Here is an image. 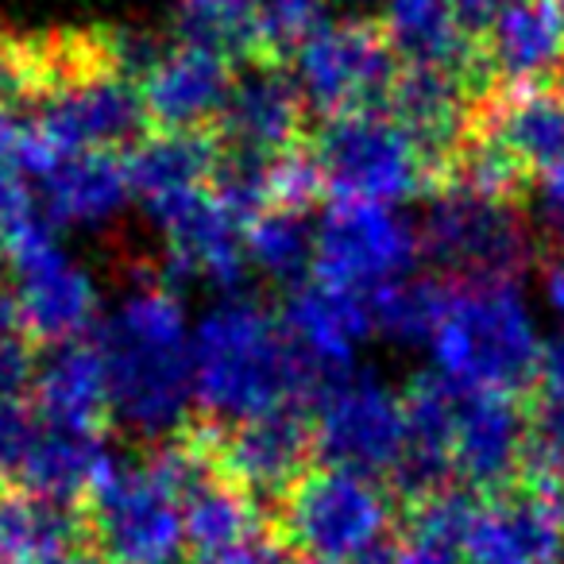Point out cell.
Masks as SVG:
<instances>
[{
  "label": "cell",
  "instance_id": "obj_18",
  "mask_svg": "<svg viewBox=\"0 0 564 564\" xmlns=\"http://www.w3.org/2000/svg\"><path fill=\"white\" fill-rule=\"evenodd\" d=\"M491 89H522L556 78L564 66V20L556 0H510L479 40Z\"/></svg>",
  "mask_w": 564,
  "mask_h": 564
},
{
  "label": "cell",
  "instance_id": "obj_5",
  "mask_svg": "<svg viewBox=\"0 0 564 564\" xmlns=\"http://www.w3.org/2000/svg\"><path fill=\"white\" fill-rule=\"evenodd\" d=\"M86 553L109 564H178L182 502L148 460H109L78 502Z\"/></svg>",
  "mask_w": 564,
  "mask_h": 564
},
{
  "label": "cell",
  "instance_id": "obj_1",
  "mask_svg": "<svg viewBox=\"0 0 564 564\" xmlns=\"http://www.w3.org/2000/svg\"><path fill=\"white\" fill-rule=\"evenodd\" d=\"M135 294L97 333L109 379V417L132 437L163 445L194 417V348L186 340L182 306L155 263L140 259Z\"/></svg>",
  "mask_w": 564,
  "mask_h": 564
},
{
  "label": "cell",
  "instance_id": "obj_2",
  "mask_svg": "<svg viewBox=\"0 0 564 564\" xmlns=\"http://www.w3.org/2000/svg\"><path fill=\"white\" fill-rule=\"evenodd\" d=\"M189 348L202 417L217 425L251 422L291 406L314 410L325 394L322 376L294 348L279 317L251 299L220 302Z\"/></svg>",
  "mask_w": 564,
  "mask_h": 564
},
{
  "label": "cell",
  "instance_id": "obj_23",
  "mask_svg": "<svg viewBox=\"0 0 564 564\" xmlns=\"http://www.w3.org/2000/svg\"><path fill=\"white\" fill-rule=\"evenodd\" d=\"M43 213L55 225H101L124 209L128 166L112 151H74L40 178Z\"/></svg>",
  "mask_w": 564,
  "mask_h": 564
},
{
  "label": "cell",
  "instance_id": "obj_35",
  "mask_svg": "<svg viewBox=\"0 0 564 564\" xmlns=\"http://www.w3.org/2000/svg\"><path fill=\"white\" fill-rule=\"evenodd\" d=\"M549 267H545V286H549V299H553V306L564 314V248L549 251Z\"/></svg>",
  "mask_w": 564,
  "mask_h": 564
},
{
  "label": "cell",
  "instance_id": "obj_25",
  "mask_svg": "<svg viewBox=\"0 0 564 564\" xmlns=\"http://www.w3.org/2000/svg\"><path fill=\"white\" fill-rule=\"evenodd\" d=\"M174 40L182 47L209 51L232 66L263 63L251 0H178Z\"/></svg>",
  "mask_w": 564,
  "mask_h": 564
},
{
  "label": "cell",
  "instance_id": "obj_36",
  "mask_svg": "<svg viewBox=\"0 0 564 564\" xmlns=\"http://www.w3.org/2000/svg\"><path fill=\"white\" fill-rule=\"evenodd\" d=\"M399 564H456V561H441V556H430V553H417V549L399 545Z\"/></svg>",
  "mask_w": 564,
  "mask_h": 564
},
{
  "label": "cell",
  "instance_id": "obj_22",
  "mask_svg": "<svg viewBox=\"0 0 564 564\" xmlns=\"http://www.w3.org/2000/svg\"><path fill=\"white\" fill-rule=\"evenodd\" d=\"M178 502H182V530H186V553L194 556V561L232 553V549L271 533L267 530L263 510H259L240 487L228 484V479L213 468V460L189 479V487L182 491Z\"/></svg>",
  "mask_w": 564,
  "mask_h": 564
},
{
  "label": "cell",
  "instance_id": "obj_4",
  "mask_svg": "<svg viewBox=\"0 0 564 564\" xmlns=\"http://www.w3.org/2000/svg\"><path fill=\"white\" fill-rule=\"evenodd\" d=\"M267 530L294 564H352L387 545L394 491L383 479L314 464L271 510Z\"/></svg>",
  "mask_w": 564,
  "mask_h": 564
},
{
  "label": "cell",
  "instance_id": "obj_29",
  "mask_svg": "<svg viewBox=\"0 0 564 564\" xmlns=\"http://www.w3.org/2000/svg\"><path fill=\"white\" fill-rule=\"evenodd\" d=\"M530 479L564 487V399L533 391L525 399V471Z\"/></svg>",
  "mask_w": 564,
  "mask_h": 564
},
{
  "label": "cell",
  "instance_id": "obj_8",
  "mask_svg": "<svg viewBox=\"0 0 564 564\" xmlns=\"http://www.w3.org/2000/svg\"><path fill=\"white\" fill-rule=\"evenodd\" d=\"M294 70L306 109L333 120L348 112H387L402 58L394 55L383 20H337L302 43Z\"/></svg>",
  "mask_w": 564,
  "mask_h": 564
},
{
  "label": "cell",
  "instance_id": "obj_34",
  "mask_svg": "<svg viewBox=\"0 0 564 564\" xmlns=\"http://www.w3.org/2000/svg\"><path fill=\"white\" fill-rule=\"evenodd\" d=\"M24 140H28V120L0 105V166H12V171H17Z\"/></svg>",
  "mask_w": 564,
  "mask_h": 564
},
{
  "label": "cell",
  "instance_id": "obj_32",
  "mask_svg": "<svg viewBox=\"0 0 564 564\" xmlns=\"http://www.w3.org/2000/svg\"><path fill=\"white\" fill-rule=\"evenodd\" d=\"M286 556H282V549L274 545L271 533H263V538L248 541V545L232 549V553H220V556H205V561H194V564H282Z\"/></svg>",
  "mask_w": 564,
  "mask_h": 564
},
{
  "label": "cell",
  "instance_id": "obj_13",
  "mask_svg": "<svg viewBox=\"0 0 564 564\" xmlns=\"http://www.w3.org/2000/svg\"><path fill=\"white\" fill-rule=\"evenodd\" d=\"M306 97L286 63H243L213 124L217 155L271 166L306 148Z\"/></svg>",
  "mask_w": 564,
  "mask_h": 564
},
{
  "label": "cell",
  "instance_id": "obj_30",
  "mask_svg": "<svg viewBox=\"0 0 564 564\" xmlns=\"http://www.w3.org/2000/svg\"><path fill=\"white\" fill-rule=\"evenodd\" d=\"M40 433L32 394H4L0 391V487H17L24 460Z\"/></svg>",
  "mask_w": 564,
  "mask_h": 564
},
{
  "label": "cell",
  "instance_id": "obj_12",
  "mask_svg": "<svg viewBox=\"0 0 564 564\" xmlns=\"http://www.w3.org/2000/svg\"><path fill=\"white\" fill-rule=\"evenodd\" d=\"M402 437V394L371 376H345L314 402V456L329 468L391 479Z\"/></svg>",
  "mask_w": 564,
  "mask_h": 564
},
{
  "label": "cell",
  "instance_id": "obj_31",
  "mask_svg": "<svg viewBox=\"0 0 564 564\" xmlns=\"http://www.w3.org/2000/svg\"><path fill=\"white\" fill-rule=\"evenodd\" d=\"M43 213V205L32 197L28 178L12 166H0V251L9 248L28 225Z\"/></svg>",
  "mask_w": 564,
  "mask_h": 564
},
{
  "label": "cell",
  "instance_id": "obj_14",
  "mask_svg": "<svg viewBox=\"0 0 564 564\" xmlns=\"http://www.w3.org/2000/svg\"><path fill=\"white\" fill-rule=\"evenodd\" d=\"M460 556L468 564H561L564 487L522 476L514 487L484 499Z\"/></svg>",
  "mask_w": 564,
  "mask_h": 564
},
{
  "label": "cell",
  "instance_id": "obj_37",
  "mask_svg": "<svg viewBox=\"0 0 564 564\" xmlns=\"http://www.w3.org/2000/svg\"><path fill=\"white\" fill-rule=\"evenodd\" d=\"M556 9H561V20H564V0H556Z\"/></svg>",
  "mask_w": 564,
  "mask_h": 564
},
{
  "label": "cell",
  "instance_id": "obj_6",
  "mask_svg": "<svg viewBox=\"0 0 564 564\" xmlns=\"http://www.w3.org/2000/svg\"><path fill=\"white\" fill-rule=\"evenodd\" d=\"M333 202L391 205L433 194L430 163L391 112H348L322 120L306 143Z\"/></svg>",
  "mask_w": 564,
  "mask_h": 564
},
{
  "label": "cell",
  "instance_id": "obj_21",
  "mask_svg": "<svg viewBox=\"0 0 564 564\" xmlns=\"http://www.w3.org/2000/svg\"><path fill=\"white\" fill-rule=\"evenodd\" d=\"M35 414L47 425L78 433H101L112 425L109 417V379L97 340L63 345L40 364L32 387Z\"/></svg>",
  "mask_w": 564,
  "mask_h": 564
},
{
  "label": "cell",
  "instance_id": "obj_19",
  "mask_svg": "<svg viewBox=\"0 0 564 564\" xmlns=\"http://www.w3.org/2000/svg\"><path fill=\"white\" fill-rule=\"evenodd\" d=\"M166 232V259L174 271L202 274L225 291H236L248 279V248H243V225L213 197L205 194L182 202L178 209L159 217Z\"/></svg>",
  "mask_w": 564,
  "mask_h": 564
},
{
  "label": "cell",
  "instance_id": "obj_7",
  "mask_svg": "<svg viewBox=\"0 0 564 564\" xmlns=\"http://www.w3.org/2000/svg\"><path fill=\"white\" fill-rule=\"evenodd\" d=\"M422 251L445 282L471 286L514 282L541 248L525 205L468 189H437L422 228Z\"/></svg>",
  "mask_w": 564,
  "mask_h": 564
},
{
  "label": "cell",
  "instance_id": "obj_27",
  "mask_svg": "<svg viewBox=\"0 0 564 564\" xmlns=\"http://www.w3.org/2000/svg\"><path fill=\"white\" fill-rule=\"evenodd\" d=\"M445 302H448L445 279L406 274V279L387 282L383 291L371 294L368 310H371V325L379 333H387L399 345H422V340H433V333H437Z\"/></svg>",
  "mask_w": 564,
  "mask_h": 564
},
{
  "label": "cell",
  "instance_id": "obj_17",
  "mask_svg": "<svg viewBox=\"0 0 564 564\" xmlns=\"http://www.w3.org/2000/svg\"><path fill=\"white\" fill-rule=\"evenodd\" d=\"M282 329L329 391L333 383L352 376V352L376 325H371V310L360 294L337 291L329 282L314 279L294 286V294L286 299Z\"/></svg>",
  "mask_w": 564,
  "mask_h": 564
},
{
  "label": "cell",
  "instance_id": "obj_28",
  "mask_svg": "<svg viewBox=\"0 0 564 564\" xmlns=\"http://www.w3.org/2000/svg\"><path fill=\"white\" fill-rule=\"evenodd\" d=\"M476 507V495L464 491V487H445V491H433L417 502H406L402 545L441 556V561H456L464 553V538L471 530Z\"/></svg>",
  "mask_w": 564,
  "mask_h": 564
},
{
  "label": "cell",
  "instance_id": "obj_3",
  "mask_svg": "<svg viewBox=\"0 0 564 564\" xmlns=\"http://www.w3.org/2000/svg\"><path fill=\"white\" fill-rule=\"evenodd\" d=\"M433 352L441 376L460 391H502L530 399L545 348L538 345L514 282H471L448 286Z\"/></svg>",
  "mask_w": 564,
  "mask_h": 564
},
{
  "label": "cell",
  "instance_id": "obj_10",
  "mask_svg": "<svg viewBox=\"0 0 564 564\" xmlns=\"http://www.w3.org/2000/svg\"><path fill=\"white\" fill-rule=\"evenodd\" d=\"M213 468L236 484L267 518L291 487L314 468V410L291 406L251 422L217 425L197 417Z\"/></svg>",
  "mask_w": 564,
  "mask_h": 564
},
{
  "label": "cell",
  "instance_id": "obj_15",
  "mask_svg": "<svg viewBox=\"0 0 564 564\" xmlns=\"http://www.w3.org/2000/svg\"><path fill=\"white\" fill-rule=\"evenodd\" d=\"M525 471V399L502 391H460L453 425V476L464 491H507Z\"/></svg>",
  "mask_w": 564,
  "mask_h": 564
},
{
  "label": "cell",
  "instance_id": "obj_20",
  "mask_svg": "<svg viewBox=\"0 0 564 564\" xmlns=\"http://www.w3.org/2000/svg\"><path fill=\"white\" fill-rule=\"evenodd\" d=\"M124 166L132 194L159 220L213 186L217 143L209 132H148L128 151Z\"/></svg>",
  "mask_w": 564,
  "mask_h": 564
},
{
  "label": "cell",
  "instance_id": "obj_33",
  "mask_svg": "<svg viewBox=\"0 0 564 564\" xmlns=\"http://www.w3.org/2000/svg\"><path fill=\"white\" fill-rule=\"evenodd\" d=\"M538 394H549V399H564V337L553 340V345L541 352V371H538Z\"/></svg>",
  "mask_w": 564,
  "mask_h": 564
},
{
  "label": "cell",
  "instance_id": "obj_26",
  "mask_svg": "<svg viewBox=\"0 0 564 564\" xmlns=\"http://www.w3.org/2000/svg\"><path fill=\"white\" fill-rule=\"evenodd\" d=\"M314 243L317 228H310V213L302 209H263L243 228L248 263L267 279L291 286H302V279L314 271Z\"/></svg>",
  "mask_w": 564,
  "mask_h": 564
},
{
  "label": "cell",
  "instance_id": "obj_11",
  "mask_svg": "<svg viewBox=\"0 0 564 564\" xmlns=\"http://www.w3.org/2000/svg\"><path fill=\"white\" fill-rule=\"evenodd\" d=\"M422 236L391 213V205L333 202L314 243V274L348 294H376L410 274Z\"/></svg>",
  "mask_w": 564,
  "mask_h": 564
},
{
  "label": "cell",
  "instance_id": "obj_9",
  "mask_svg": "<svg viewBox=\"0 0 564 564\" xmlns=\"http://www.w3.org/2000/svg\"><path fill=\"white\" fill-rule=\"evenodd\" d=\"M12 263V310L17 325L32 345H74L94 329L97 291L86 271L66 259L58 248L55 220L47 213L32 220L4 248Z\"/></svg>",
  "mask_w": 564,
  "mask_h": 564
},
{
  "label": "cell",
  "instance_id": "obj_16",
  "mask_svg": "<svg viewBox=\"0 0 564 564\" xmlns=\"http://www.w3.org/2000/svg\"><path fill=\"white\" fill-rule=\"evenodd\" d=\"M232 78V63L209 51L182 47V43L166 47L140 82V101L151 132H213L217 117L225 112Z\"/></svg>",
  "mask_w": 564,
  "mask_h": 564
},
{
  "label": "cell",
  "instance_id": "obj_24",
  "mask_svg": "<svg viewBox=\"0 0 564 564\" xmlns=\"http://www.w3.org/2000/svg\"><path fill=\"white\" fill-rule=\"evenodd\" d=\"M74 553H86L78 507L0 487V564H55Z\"/></svg>",
  "mask_w": 564,
  "mask_h": 564
}]
</instances>
